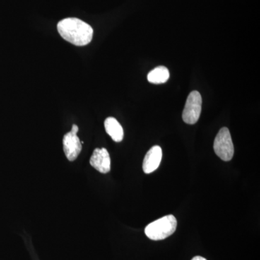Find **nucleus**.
Listing matches in <instances>:
<instances>
[{"mask_svg":"<svg viewBox=\"0 0 260 260\" xmlns=\"http://www.w3.org/2000/svg\"><path fill=\"white\" fill-rule=\"evenodd\" d=\"M202 103L203 100L199 92L194 90L189 93L182 114L184 122L189 124L197 123L201 114Z\"/></svg>","mask_w":260,"mask_h":260,"instance_id":"20e7f679","label":"nucleus"},{"mask_svg":"<svg viewBox=\"0 0 260 260\" xmlns=\"http://www.w3.org/2000/svg\"><path fill=\"white\" fill-rule=\"evenodd\" d=\"M90 164L102 174H107L111 170V158L106 148H95L90 159Z\"/></svg>","mask_w":260,"mask_h":260,"instance_id":"423d86ee","label":"nucleus"},{"mask_svg":"<svg viewBox=\"0 0 260 260\" xmlns=\"http://www.w3.org/2000/svg\"><path fill=\"white\" fill-rule=\"evenodd\" d=\"M57 30L63 39L78 47L90 44L93 39L92 27L76 18L61 20L57 24Z\"/></svg>","mask_w":260,"mask_h":260,"instance_id":"f257e3e1","label":"nucleus"},{"mask_svg":"<svg viewBox=\"0 0 260 260\" xmlns=\"http://www.w3.org/2000/svg\"><path fill=\"white\" fill-rule=\"evenodd\" d=\"M78 130V126L73 124L71 131L64 135L63 138L64 153L70 161H74L82 150V143L77 135Z\"/></svg>","mask_w":260,"mask_h":260,"instance_id":"39448f33","label":"nucleus"},{"mask_svg":"<svg viewBox=\"0 0 260 260\" xmlns=\"http://www.w3.org/2000/svg\"><path fill=\"white\" fill-rule=\"evenodd\" d=\"M215 154L224 161H229L234 156V148L230 132L226 127L220 129L213 145Z\"/></svg>","mask_w":260,"mask_h":260,"instance_id":"7ed1b4c3","label":"nucleus"},{"mask_svg":"<svg viewBox=\"0 0 260 260\" xmlns=\"http://www.w3.org/2000/svg\"><path fill=\"white\" fill-rule=\"evenodd\" d=\"M106 132L116 143H119L124 138V130L115 118L108 117L104 121Z\"/></svg>","mask_w":260,"mask_h":260,"instance_id":"6e6552de","label":"nucleus"},{"mask_svg":"<svg viewBox=\"0 0 260 260\" xmlns=\"http://www.w3.org/2000/svg\"><path fill=\"white\" fill-rule=\"evenodd\" d=\"M162 149L158 145L152 147L145 155L143 169L145 174L155 172L160 166L162 159Z\"/></svg>","mask_w":260,"mask_h":260,"instance_id":"0eeeda50","label":"nucleus"},{"mask_svg":"<svg viewBox=\"0 0 260 260\" xmlns=\"http://www.w3.org/2000/svg\"><path fill=\"white\" fill-rule=\"evenodd\" d=\"M177 226V220L173 215H167L147 225L145 235L153 241L164 240L172 236Z\"/></svg>","mask_w":260,"mask_h":260,"instance_id":"f03ea898","label":"nucleus"},{"mask_svg":"<svg viewBox=\"0 0 260 260\" xmlns=\"http://www.w3.org/2000/svg\"><path fill=\"white\" fill-rule=\"evenodd\" d=\"M191 260H207V259H205V258L203 257V256H194V258H192V259H191Z\"/></svg>","mask_w":260,"mask_h":260,"instance_id":"9d476101","label":"nucleus"},{"mask_svg":"<svg viewBox=\"0 0 260 260\" xmlns=\"http://www.w3.org/2000/svg\"><path fill=\"white\" fill-rule=\"evenodd\" d=\"M170 74L169 70L164 66H159L150 71L148 75V80L153 84H162L167 82Z\"/></svg>","mask_w":260,"mask_h":260,"instance_id":"1a4fd4ad","label":"nucleus"}]
</instances>
